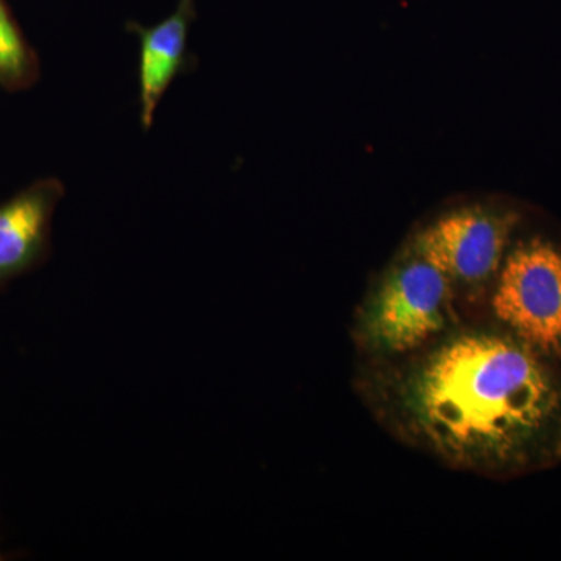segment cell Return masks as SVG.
I'll return each mask as SVG.
<instances>
[{
  "instance_id": "52a82bcc",
  "label": "cell",
  "mask_w": 561,
  "mask_h": 561,
  "mask_svg": "<svg viewBox=\"0 0 561 561\" xmlns=\"http://www.w3.org/2000/svg\"><path fill=\"white\" fill-rule=\"evenodd\" d=\"M39 76L38 54L25 38L7 0H0V87L9 92L25 91Z\"/></svg>"
},
{
  "instance_id": "5b68a950",
  "label": "cell",
  "mask_w": 561,
  "mask_h": 561,
  "mask_svg": "<svg viewBox=\"0 0 561 561\" xmlns=\"http://www.w3.org/2000/svg\"><path fill=\"white\" fill-rule=\"evenodd\" d=\"M65 192L60 180L43 179L0 203V291L49 260L51 220Z\"/></svg>"
},
{
  "instance_id": "7a4b0ae2",
  "label": "cell",
  "mask_w": 561,
  "mask_h": 561,
  "mask_svg": "<svg viewBox=\"0 0 561 561\" xmlns=\"http://www.w3.org/2000/svg\"><path fill=\"white\" fill-rule=\"evenodd\" d=\"M463 320L453 284L404 249L371 284L351 323L359 362L397 359L440 337Z\"/></svg>"
},
{
  "instance_id": "3957f363",
  "label": "cell",
  "mask_w": 561,
  "mask_h": 561,
  "mask_svg": "<svg viewBox=\"0 0 561 561\" xmlns=\"http://www.w3.org/2000/svg\"><path fill=\"white\" fill-rule=\"evenodd\" d=\"M524 224L523 214L511 206H463L413 232L405 249L448 278L463 320L479 319L491 284Z\"/></svg>"
},
{
  "instance_id": "ba28073f",
  "label": "cell",
  "mask_w": 561,
  "mask_h": 561,
  "mask_svg": "<svg viewBox=\"0 0 561 561\" xmlns=\"http://www.w3.org/2000/svg\"><path fill=\"white\" fill-rule=\"evenodd\" d=\"M5 559V557L2 556V552H0V560Z\"/></svg>"
},
{
  "instance_id": "277c9868",
  "label": "cell",
  "mask_w": 561,
  "mask_h": 561,
  "mask_svg": "<svg viewBox=\"0 0 561 561\" xmlns=\"http://www.w3.org/2000/svg\"><path fill=\"white\" fill-rule=\"evenodd\" d=\"M523 228L491 284L482 317L561 364V241Z\"/></svg>"
},
{
  "instance_id": "6da1fadb",
  "label": "cell",
  "mask_w": 561,
  "mask_h": 561,
  "mask_svg": "<svg viewBox=\"0 0 561 561\" xmlns=\"http://www.w3.org/2000/svg\"><path fill=\"white\" fill-rule=\"evenodd\" d=\"M354 390L390 437L451 470L508 481L561 463V364L483 317L357 360Z\"/></svg>"
},
{
  "instance_id": "8992f818",
  "label": "cell",
  "mask_w": 561,
  "mask_h": 561,
  "mask_svg": "<svg viewBox=\"0 0 561 561\" xmlns=\"http://www.w3.org/2000/svg\"><path fill=\"white\" fill-rule=\"evenodd\" d=\"M195 18V0H180L173 13L160 24L146 27L139 22H128L125 27L139 39L138 101L144 130H150L158 105L176 77L197 65V58L187 51Z\"/></svg>"
}]
</instances>
